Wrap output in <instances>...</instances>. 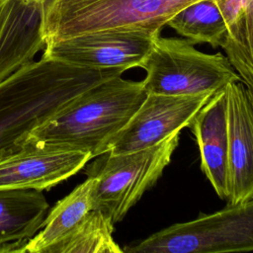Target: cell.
<instances>
[{"instance_id": "cell-1", "label": "cell", "mask_w": 253, "mask_h": 253, "mask_svg": "<svg viewBox=\"0 0 253 253\" xmlns=\"http://www.w3.org/2000/svg\"><path fill=\"white\" fill-rule=\"evenodd\" d=\"M126 70L78 66L42 55L0 81V160L20 151L30 132L70 100Z\"/></svg>"}, {"instance_id": "cell-2", "label": "cell", "mask_w": 253, "mask_h": 253, "mask_svg": "<svg viewBox=\"0 0 253 253\" xmlns=\"http://www.w3.org/2000/svg\"><path fill=\"white\" fill-rule=\"evenodd\" d=\"M141 81L121 76L102 81L70 100L22 142L88 152L109 151L118 133L146 98Z\"/></svg>"}, {"instance_id": "cell-3", "label": "cell", "mask_w": 253, "mask_h": 253, "mask_svg": "<svg viewBox=\"0 0 253 253\" xmlns=\"http://www.w3.org/2000/svg\"><path fill=\"white\" fill-rule=\"evenodd\" d=\"M180 140L176 131L162 142L140 150L114 154L106 151L85 169L94 180L92 210H97L115 224L156 184L171 162Z\"/></svg>"}, {"instance_id": "cell-4", "label": "cell", "mask_w": 253, "mask_h": 253, "mask_svg": "<svg viewBox=\"0 0 253 253\" xmlns=\"http://www.w3.org/2000/svg\"><path fill=\"white\" fill-rule=\"evenodd\" d=\"M197 0H47L46 42L82 34L126 28L161 31L185 6Z\"/></svg>"}, {"instance_id": "cell-5", "label": "cell", "mask_w": 253, "mask_h": 253, "mask_svg": "<svg viewBox=\"0 0 253 253\" xmlns=\"http://www.w3.org/2000/svg\"><path fill=\"white\" fill-rule=\"evenodd\" d=\"M139 67L146 71L141 82L147 94L215 93L231 82L242 81L226 55L206 53L188 40L160 35Z\"/></svg>"}, {"instance_id": "cell-6", "label": "cell", "mask_w": 253, "mask_h": 253, "mask_svg": "<svg viewBox=\"0 0 253 253\" xmlns=\"http://www.w3.org/2000/svg\"><path fill=\"white\" fill-rule=\"evenodd\" d=\"M253 251V197L212 213L174 223L126 245V253H224Z\"/></svg>"}, {"instance_id": "cell-7", "label": "cell", "mask_w": 253, "mask_h": 253, "mask_svg": "<svg viewBox=\"0 0 253 253\" xmlns=\"http://www.w3.org/2000/svg\"><path fill=\"white\" fill-rule=\"evenodd\" d=\"M161 31L110 29L46 42L42 55L85 67H139Z\"/></svg>"}, {"instance_id": "cell-8", "label": "cell", "mask_w": 253, "mask_h": 253, "mask_svg": "<svg viewBox=\"0 0 253 253\" xmlns=\"http://www.w3.org/2000/svg\"><path fill=\"white\" fill-rule=\"evenodd\" d=\"M147 94L139 108L113 140L109 151L128 153L154 146L188 126L195 115L213 95Z\"/></svg>"}, {"instance_id": "cell-9", "label": "cell", "mask_w": 253, "mask_h": 253, "mask_svg": "<svg viewBox=\"0 0 253 253\" xmlns=\"http://www.w3.org/2000/svg\"><path fill=\"white\" fill-rule=\"evenodd\" d=\"M0 160L1 189L48 190L78 173L92 159L88 152L24 143Z\"/></svg>"}, {"instance_id": "cell-10", "label": "cell", "mask_w": 253, "mask_h": 253, "mask_svg": "<svg viewBox=\"0 0 253 253\" xmlns=\"http://www.w3.org/2000/svg\"><path fill=\"white\" fill-rule=\"evenodd\" d=\"M45 44L43 2L0 0V81L33 61Z\"/></svg>"}, {"instance_id": "cell-11", "label": "cell", "mask_w": 253, "mask_h": 253, "mask_svg": "<svg viewBox=\"0 0 253 253\" xmlns=\"http://www.w3.org/2000/svg\"><path fill=\"white\" fill-rule=\"evenodd\" d=\"M228 125V204L253 197V99L242 82L225 88Z\"/></svg>"}, {"instance_id": "cell-12", "label": "cell", "mask_w": 253, "mask_h": 253, "mask_svg": "<svg viewBox=\"0 0 253 253\" xmlns=\"http://www.w3.org/2000/svg\"><path fill=\"white\" fill-rule=\"evenodd\" d=\"M200 150L201 169L221 200L228 198V125L224 88L215 92L188 126Z\"/></svg>"}, {"instance_id": "cell-13", "label": "cell", "mask_w": 253, "mask_h": 253, "mask_svg": "<svg viewBox=\"0 0 253 253\" xmlns=\"http://www.w3.org/2000/svg\"><path fill=\"white\" fill-rule=\"evenodd\" d=\"M48 211L42 191L0 190V253L20 252L42 227Z\"/></svg>"}, {"instance_id": "cell-14", "label": "cell", "mask_w": 253, "mask_h": 253, "mask_svg": "<svg viewBox=\"0 0 253 253\" xmlns=\"http://www.w3.org/2000/svg\"><path fill=\"white\" fill-rule=\"evenodd\" d=\"M91 177L76 186L71 193L58 201L50 210L40 230L28 240L20 252L48 253L49 250L67 238L92 210Z\"/></svg>"}, {"instance_id": "cell-15", "label": "cell", "mask_w": 253, "mask_h": 253, "mask_svg": "<svg viewBox=\"0 0 253 253\" xmlns=\"http://www.w3.org/2000/svg\"><path fill=\"white\" fill-rule=\"evenodd\" d=\"M227 29L222 48L242 82L253 88V0H214Z\"/></svg>"}, {"instance_id": "cell-16", "label": "cell", "mask_w": 253, "mask_h": 253, "mask_svg": "<svg viewBox=\"0 0 253 253\" xmlns=\"http://www.w3.org/2000/svg\"><path fill=\"white\" fill-rule=\"evenodd\" d=\"M167 26L193 43L206 42L213 48L226 44L225 21L214 0H197L185 6L171 17Z\"/></svg>"}, {"instance_id": "cell-17", "label": "cell", "mask_w": 253, "mask_h": 253, "mask_svg": "<svg viewBox=\"0 0 253 253\" xmlns=\"http://www.w3.org/2000/svg\"><path fill=\"white\" fill-rule=\"evenodd\" d=\"M114 223L104 213L91 210L74 231L48 253H123L115 241Z\"/></svg>"}, {"instance_id": "cell-18", "label": "cell", "mask_w": 253, "mask_h": 253, "mask_svg": "<svg viewBox=\"0 0 253 253\" xmlns=\"http://www.w3.org/2000/svg\"><path fill=\"white\" fill-rule=\"evenodd\" d=\"M247 89H248V91H249V93H250V95H251V97H252V99H253V88L247 87Z\"/></svg>"}, {"instance_id": "cell-19", "label": "cell", "mask_w": 253, "mask_h": 253, "mask_svg": "<svg viewBox=\"0 0 253 253\" xmlns=\"http://www.w3.org/2000/svg\"><path fill=\"white\" fill-rule=\"evenodd\" d=\"M38 1H41V2H43V3H45L47 0H38Z\"/></svg>"}]
</instances>
